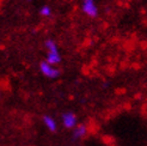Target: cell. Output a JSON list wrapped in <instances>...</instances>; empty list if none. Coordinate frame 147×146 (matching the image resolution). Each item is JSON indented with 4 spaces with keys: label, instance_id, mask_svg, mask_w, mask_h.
I'll list each match as a JSON object with an SVG mask.
<instances>
[{
    "label": "cell",
    "instance_id": "6da1fadb",
    "mask_svg": "<svg viewBox=\"0 0 147 146\" xmlns=\"http://www.w3.org/2000/svg\"><path fill=\"white\" fill-rule=\"evenodd\" d=\"M82 11L90 18H97L99 13L94 0H82Z\"/></svg>",
    "mask_w": 147,
    "mask_h": 146
},
{
    "label": "cell",
    "instance_id": "7a4b0ae2",
    "mask_svg": "<svg viewBox=\"0 0 147 146\" xmlns=\"http://www.w3.org/2000/svg\"><path fill=\"white\" fill-rule=\"evenodd\" d=\"M40 71H41V73H42V74L45 76V77L50 78V79L57 78L59 76H60V73H61L60 70H57V68H55L54 66L49 65L46 60H43V61L40 62Z\"/></svg>",
    "mask_w": 147,
    "mask_h": 146
},
{
    "label": "cell",
    "instance_id": "3957f363",
    "mask_svg": "<svg viewBox=\"0 0 147 146\" xmlns=\"http://www.w3.org/2000/svg\"><path fill=\"white\" fill-rule=\"evenodd\" d=\"M62 119V123L63 126L67 129H74L78 125H77V115L73 112H66L62 114L61 116Z\"/></svg>",
    "mask_w": 147,
    "mask_h": 146
},
{
    "label": "cell",
    "instance_id": "277c9868",
    "mask_svg": "<svg viewBox=\"0 0 147 146\" xmlns=\"http://www.w3.org/2000/svg\"><path fill=\"white\" fill-rule=\"evenodd\" d=\"M87 128L85 125H78L74 129H73V139H82L86 135Z\"/></svg>",
    "mask_w": 147,
    "mask_h": 146
},
{
    "label": "cell",
    "instance_id": "5b68a950",
    "mask_svg": "<svg viewBox=\"0 0 147 146\" xmlns=\"http://www.w3.org/2000/svg\"><path fill=\"white\" fill-rule=\"evenodd\" d=\"M43 123L46 125V127L50 130V132H55L56 128H57V125H56V121L51 118L49 115H45L43 116Z\"/></svg>",
    "mask_w": 147,
    "mask_h": 146
},
{
    "label": "cell",
    "instance_id": "8992f818",
    "mask_svg": "<svg viewBox=\"0 0 147 146\" xmlns=\"http://www.w3.org/2000/svg\"><path fill=\"white\" fill-rule=\"evenodd\" d=\"M45 47L47 49L48 54H54V53H59V49H57V46L54 40L51 39H48L45 41Z\"/></svg>",
    "mask_w": 147,
    "mask_h": 146
},
{
    "label": "cell",
    "instance_id": "52a82bcc",
    "mask_svg": "<svg viewBox=\"0 0 147 146\" xmlns=\"http://www.w3.org/2000/svg\"><path fill=\"white\" fill-rule=\"evenodd\" d=\"M46 61L51 65V66H55V65H59L61 62V55L60 53H54V54H48L46 57Z\"/></svg>",
    "mask_w": 147,
    "mask_h": 146
},
{
    "label": "cell",
    "instance_id": "ba28073f",
    "mask_svg": "<svg viewBox=\"0 0 147 146\" xmlns=\"http://www.w3.org/2000/svg\"><path fill=\"white\" fill-rule=\"evenodd\" d=\"M38 13H40L41 17H50L51 16V9H50V6H48V5L42 6L41 9L38 10Z\"/></svg>",
    "mask_w": 147,
    "mask_h": 146
},
{
    "label": "cell",
    "instance_id": "9c48e42d",
    "mask_svg": "<svg viewBox=\"0 0 147 146\" xmlns=\"http://www.w3.org/2000/svg\"><path fill=\"white\" fill-rule=\"evenodd\" d=\"M26 1H31V0H26Z\"/></svg>",
    "mask_w": 147,
    "mask_h": 146
}]
</instances>
